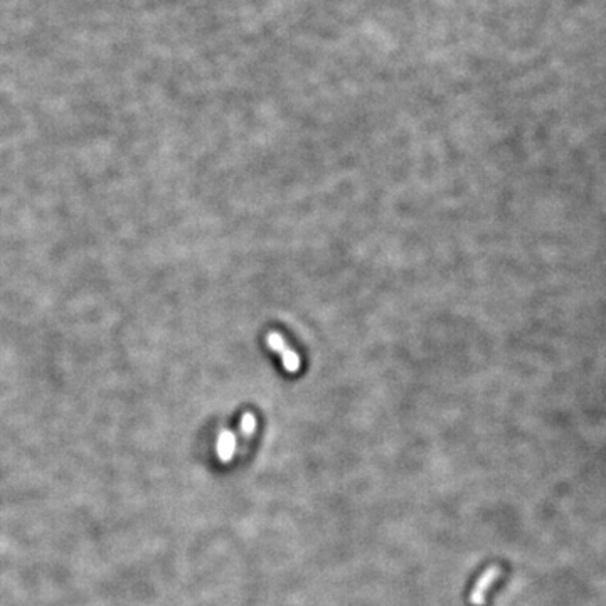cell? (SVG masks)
<instances>
[{"instance_id":"obj_4","label":"cell","mask_w":606,"mask_h":606,"mask_svg":"<svg viewBox=\"0 0 606 606\" xmlns=\"http://www.w3.org/2000/svg\"><path fill=\"white\" fill-rule=\"evenodd\" d=\"M256 428V420L251 413H246L241 418V429H243L244 435H251Z\"/></svg>"},{"instance_id":"obj_2","label":"cell","mask_w":606,"mask_h":606,"mask_svg":"<svg viewBox=\"0 0 606 606\" xmlns=\"http://www.w3.org/2000/svg\"><path fill=\"white\" fill-rule=\"evenodd\" d=\"M500 573H502L500 567H498V566H490L489 569H487L485 573L482 574L480 579H478V581H477V585H475L473 592H471V594H470V601H471V603H473L475 606H483V605H485L487 589H489L490 585H492V583L496 581L498 576H500Z\"/></svg>"},{"instance_id":"obj_1","label":"cell","mask_w":606,"mask_h":606,"mask_svg":"<svg viewBox=\"0 0 606 606\" xmlns=\"http://www.w3.org/2000/svg\"><path fill=\"white\" fill-rule=\"evenodd\" d=\"M266 345L271 349V351H275L276 354L280 355V359H282L283 362V367H285L286 371L289 372L300 371L302 367L300 358H298V354H295V352L291 351L289 345H286L283 337L280 335L278 332L266 333Z\"/></svg>"},{"instance_id":"obj_3","label":"cell","mask_w":606,"mask_h":606,"mask_svg":"<svg viewBox=\"0 0 606 606\" xmlns=\"http://www.w3.org/2000/svg\"><path fill=\"white\" fill-rule=\"evenodd\" d=\"M235 448H236V440L235 436L231 435L229 431H224L219 438V455L224 462L231 460L233 453H235Z\"/></svg>"}]
</instances>
